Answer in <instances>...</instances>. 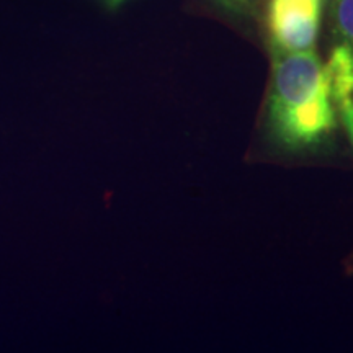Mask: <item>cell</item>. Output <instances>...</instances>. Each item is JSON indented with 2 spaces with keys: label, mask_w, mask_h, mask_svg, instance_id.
<instances>
[{
  "label": "cell",
  "mask_w": 353,
  "mask_h": 353,
  "mask_svg": "<svg viewBox=\"0 0 353 353\" xmlns=\"http://www.w3.org/2000/svg\"><path fill=\"white\" fill-rule=\"evenodd\" d=\"M123 2H125V0H105V3H107V6L112 7V8L121 6Z\"/></svg>",
  "instance_id": "7"
},
{
  "label": "cell",
  "mask_w": 353,
  "mask_h": 353,
  "mask_svg": "<svg viewBox=\"0 0 353 353\" xmlns=\"http://www.w3.org/2000/svg\"><path fill=\"white\" fill-rule=\"evenodd\" d=\"M335 112H337V118L341 120L343 130L347 132V138L353 148V97L339 101L335 105Z\"/></svg>",
  "instance_id": "5"
},
{
  "label": "cell",
  "mask_w": 353,
  "mask_h": 353,
  "mask_svg": "<svg viewBox=\"0 0 353 353\" xmlns=\"http://www.w3.org/2000/svg\"><path fill=\"white\" fill-rule=\"evenodd\" d=\"M325 3L335 43H343L353 50V0H325Z\"/></svg>",
  "instance_id": "4"
},
{
  "label": "cell",
  "mask_w": 353,
  "mask_h": 353,
  "mask_svg": "<svg viewBox=\"0 0 353 353\" xmlns=\"http://www.w3.org/2000/svg\"><path fill=\"white\" fill-rule=\"evenodd\" d=\"M324 76L334 107L339 101L353 97V50L350 46L335 43L324 64Z\"/></svg>",
  "instance_id": "3"
},
{
  "label": "cell",
  "mask_w": 353,
  "mask_h": 353,
  "mask_svg": "<svg viewBox=\"0 0 353 353\" xmlns=\"http://www.w3.org/2000/svg\"><path fill=\"white\" fill-rule=\"evenodd\" d=\"M214 2L236 15H250L255 12L259 0H214Z\"/></svg>",
  "instance_id": "6"
},
{
  "label": "cell",
  "mask_w": 353,
  "mask_h": 353,
  "mask_svg": "<svg viewBox=\"0 0 353 353\" xmlns=\"http://www.w3.org/2000/svg\"><path fill=\"white\" fill-rule=\"evenodd\" d=\"M324 0H270L267 30L272 52L314 50Z\"/></svg>",
  "instance_id": "2"
},
{
  "label": "cell",
  "mask_w": 353,
  "mask_h": 353,
  "mask_svg": "<svg viewBox=\"0 0 353 353\" xmlns=\"http://www.w3.org/2000/svg\"><path fill=\"white\" fill-rule=\"evenodd\" d=\"M272 138L288 151H306L330 138L337 126V112L329 90L291 108H267Z\"/></svg>",
  "instance_id": "1"
}]
</instances>
